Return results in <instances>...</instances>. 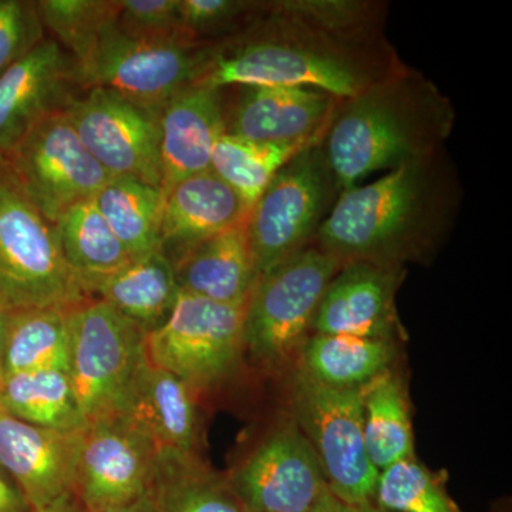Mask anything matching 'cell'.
Returning <instances> with one entry per match:
<instances>
[{"label": "cell", "instance_id": "5b68a950", "mask_svg": "<svg viewBox=\"0 0 512 512\" xmlns=\"http://www.w3.org/2000/svg\"><path fill=\"white\" fill-rule=\"evenodd\" d=\"M340 192L320 141L276 173L245 221L259 276L313 245Z\"/></svg>", "mask_w": 512, "mask_h": 512}, {"label": "cell", "instance_id": "d6986e66", "mask_svg": "<svg viewBox=\"0 0 512 512\" xmlns=\"http://www.w3.org/2000/svg\"><path fill=\"white\" fill-rule=\"evenodd\" d=\"M160 127L161 191L211 170L218 138L225 134L224 90L187 87L157 113Z\"/></svg>", "mask_w": 512, "mask_h": 512}, {"label": "cell", "instance_id": "7402d4cb", "mask_svg": "<svg viewBox=\"0 0 512 512\" xmlns=\"http://www.w3.org/2000/svg\"><path fill=\"white\" fill-rule=\"evenodd\" d=\"M180 292L231 306H247L258 281L245 222L171 259Z\"/></svg>", "mask_w": 512, "mask_h": 512}, {"label": "cell", "instance_id": "30bf717a", "mask_svg": "<svg viewBox=\"0 0 512 512\" xmlns=\"http://www.w3.org/2000/svg\"><path fill=\"white\" fill-rule=\"evenodd\" d=\"M245 306L180 292L163 325L148 333L147 356L192 390L210 389L234 372L244 350Z\"/></svg>", "mask_w": 512, "mask_h": 512}, {"label": "cell", "instance_id": "5bb4252c", "mask_svg": "<svg viewBox=\"0 0 512 512\" xmlns=\"http://www.w3.org/2000/svg\"><path fill=\"white\" fill-rule=\"evenodd\" d=\"M158 450L119 417L93 421L83 431L72 494L84 512L123 507L147 494Z\"/></svg>", "mask_w": 512, "mask_h": 512}, {"label": "cell", "instance_id": "cb8c5ba5", "mask_svg": "<svg viewBox=\"0 0 512 512\" xmlns=\"http://www.w3.org/2000/svg\"><path fill=\"white\" fill-rule=\"evenodd\" d=\"M147 493L154 512H245L228 477L197 453L158 451Z\"/></svg>", "mask_w": 512, "mask_h": 512}, {"label": "cell", "instance_id": "8d00e7d4", "mask_svg": "<svg viewBox=\"0 0 512 512\" xmlns=\"http://www.w3.org/2000/svg\"><path fill=\"white\" fill-rule=\"evenodd\" d=\"M0 512H32L18 485L0 466Z\"/></svg>", "mask_w": 512, "mask_h": 512}, {"label": "cell", "instance_id": "277c9868", "mask_svg": "<svg viewBox=\"0 0 512 512\" xmlns=\"http://www.w3.org/2000/svg\"><path fill=\"white\" fill-rule=\"evenodd\" d=\"M64 258L55 225L43 217L0 161V308H72L86 301Z\"/></svg>", "mask_w": 512, "mask_h": 512}, {"label": "cell", "instance_id": "8fae6325", "mask_svg": "<svg viewBox=\"0 0 512 512\" xmlns=\"http://www.w3.org/2000/svg\"><path fill=\"white\" fill-rule=\"evenodd\" d=\"M0 161L23 194L53 225L64 211L96 197L114 180L83 146L66 110L40 121Z\"/></svg>", "mask_w": 512, "mask_h": 512}, {"label": "cell", "instance_id": "7a4b0ae2", "mask_svg": "<svg viewBox=\"0 0 512 512\" xmlns=\"http://www.w3.org/2000/svg\"><path fill=\"white\" fill-rule=\"evenodd\" d=\"M464 190L446 148L340 192L313 245L348 262H429L461 215Z\"/></svg>", "mask_w": 512, "mask_h": 512}, {"label": "cell", "instance_id": "9c48e42d", "mask_svg": "<svg viewBox=\"0 0 512 512\" xmlns=\"http://www.w3.org/2000/svg\"><path fill=\"white\" fill-rule=\"evenodd\" d=\"M116 23L104 29L89 53L76 62L83 90H110L158 113L175 94L194 86L210 46L188 40L134 39L124 35Z\"/></svg>", "mask_w": 512, "mask_h": 512}, {"label": "cell", "instance_id": "1f68e13d", "mask_svg": "<svg viewBox=\"0 0 512 512\" xmlns=\"http://www.w3.org/2000/svg\"><path fill=\"white\" fill-rule=\"evenodd\" d=\"M372 504L383 512H463L447 493L441 477L416 457L379 471Z\"/></svg>", "mask_w": 512, "mask_h": 512}, {"label": "cell", "instance_id": "2e32d148", "mask_svg": "<svg viewBox=\"0 0 512 512\" xmlns=\"http://www.w3.org/2000/svg\"><path fill=\"white\" fill-rule=\"evenodd\" d=\"M225 133L265 144L322 140L339 101L316 89L225 87Z\"/></svg>", "mask_w": 512, "mask_h": 512}, {"label": "cell", "instance_id": "d590c367", "mask_svg": "<svg viewBox=\"0 0 512 512\" xmlns=\"http://www.w3.org/2000/svg\"><path fill=\"white\" fill-rule=\"evenodd\" d=\"M45 39L36 2L0 0V76Z\"/></svg>", "mask_w": 512, "mask_h": 512}, {"label": "cell", "instance_id": "836d02e7", "mask_svg": "<svg viewBox=\"0 0 512 512\" xmlns=\"http://www.w3.org/2000/svg\"><path fill=\"white\" fill-rule=\"evenodd\" d=\"M258 6L259 0H180L181 29L192 42L214 46L237 35Z\"/></svg>", "mask_w": 512, "mask_h": 512}, {"label": "cell", "instance_id": "d6a6232c", "mask_svg": "<svg viewBox=\"0 0 512 512\" xmlns=\"http://www.w3.org/2000/svg\"><path fill=\"white\" fill-rule=\"evenodd\" d=\"M36 6L43 28L74 62L89 53L120 13V0H39Z\"/></svg>", "mask_w": 512, "mask_h": 512}, {"label": "cell", "instance_id": "603a6c76", "mask_svg": "<svg viewBox=\"0 0 512 512\" xmlns=\"http://www.w3.org/2000/svg\"><path fill=\"white\" fill-rule=\"evenodd\" d=\"M87 295L106 302L148 335L170 316L180 288L173 264L160 249L131 258L113 274L94 282Z\"/></svg>", "mask_w": 512, "mask_h": 512}, {"label": "cell", "instance_id": "60d3db41", "mask_svg": "<svg viewBox=\"0 0 512 512\" xmlns=\"http://www.w3.org/2000/svg\"><path fill=\"white\" fill-rule=\"evenodd\" d=\"M8 313L0 308V377L3 375V360H5L6 329H8Z\"/></svg>", "mask_w": 512, "mask_h": 512}, {"label": "cell", "instance_id": "52a82bcc", "mask_svg": "<svg viewBox=\"0 0 512 512\" xmlns=\"http://www.w3.org/2000/svg\"><path fill=\"white\" fill-rule=\"evenodd\" d=\"M67 319V375L80 412L87 424L114 417L147 357V333L99 299L72 306Z\"/></svg>", "mask_w": 512, "mask_h": 512}, {"label": "cell", "instance_id": "e575fe53", "mask_svg": "<svg viewBox=\"0 0 512 512\" xmlns=\"http://www.w3.org/2000/svg\"><path fill=\"white\" fill-rule=\"evenodd\" d=\"M116 25L124 35L134 39L192 42L181 29L180 0H120Z\"/></svg>", "mask_w": 512, "mask_h": 512}, {"label": "cell", "instance_id": "d4e9b609", "mask_svg": "<svg viewBox=\"0 0 512 512\" xmlns=\"http://www.w3.org/2000/svg\"><path fill=\"white\" fill-rule=\"evenodd\" d=\"M390 339L348 335L309 336L301 349V370L333 389H362L392 365Z\"/></svg>", "mask_w": 512, "mask_h": 512}, {"label": "cell", "instance_id": "f546056e", "mask_svg": "<svg viewBox=\"0 0 512 512\" xmlns=\"http://www.w3.org/2000/svg\"><path fill=\"white\" fill-rule=\"evenodd\" d=\"M94 201L131 258L160 251L164 204L160 188L114 178Z\"/></svg>", "mask_w": 512, "mask_h": 512}, {"label": "cell", "instance_id": "e0dca14e", "mask_svg": "<svg viewBox=\"0 0 512 512\" xmlns=\"http://www.w3.org/2000/svg\"><path fill=\"white\" fill-rule=\"evenodd\" d=\"M404 276V268L396 266L343 264L326 288L313 330L319 335L393 340L400 328L396 293Z\"/></svg>", "mask_w": 512, "mask_h": 512}, {"label": "cell", "instance_id": "6da1fadb", "mask_svg": "<svg viewBox=\"0 0 512 512\" xmlns=\"http://www.w3.org/2000/svg\"><path fill=\"white\" fill-rule=\"evenodd\" d=\"M380 0H259L237 35L210 46L197 86H288L350 99L404 63Z\"/></svg>", "mask_w": 512, "mask_h": 512}, {"label": "cell", "instance_id": "ac0fdd59", "mask_svg": "<svg viewBox=\"0 0 512 512\" xmlns=\"http://www.w3.org/2000/svg\"><path fill=\"white\" fill-rule=\"evenodd\" d=\"M83 431L33 426L0 410V466L32 510L72 493Z\"/></svg>", "mask_w": 512, "mask_h": 512}, {"label": "cell", "instance_id": "4fadbf2b", "mask_svg": "<svg viewBox=\"0 0 512 512\" xmlns=\"http://www.w3.org/2000/svg\"><path fill=\"white\" fill-rule=\"evenodd\" d=\"M227 477L245 512H311L328 490L318 457L293 420Z\"/></svg>", "mask_w": 512, "mask_h": 512}, {"label": "cell", "instance_id": "9a60e30c", "mask_svg": "<svg viewBox=\"0 0 512 512\" xmlns=\"http://www.w3.org/2000/svg\"><path fill=\"white\" fill-rule=\"evenodd\" d=\"M84 92L76 62L53 39L0 76V160L46 117L66 110Z\"/></svg>", "mask_w": 512, "mask_h": 512}, {"label": "cell", "instance_id": "44dd1931", "mask_svg": "<svg viewBox=\"0 0 512 512\" xmlns=\"http://www.w3.org/2000/svg\"><path fill=\"white\" fill-rule=\"evenodd\" d=\"M163 194L161 251L170 261L247 221L248 205L211 170L178 181Z\"/></svg>", "mask_w": 512, "mask_h": 512}, {"label": "cell", "instance_id": "74e56055", "mask_svg": "<svg viewBox=\"0 0 512 512\" xmlns=\"http://www.w3.org/2000/svg\"><path fill=\"white\" fill-rule=\"evenodd\" d=\"M32 512H84V510L79 501L76 500V497L69 493L57 498L52 504L39 508V510H32Z\"/></svg>", "mask_w": 512, "mask_h": 512}, {"label": "cell", "instance_id": "ffe728a7", "mask_svg": "<svg viewBox=\"0 0 512 512\" xmlns=\"http://www.w3.org/2000/svg\"><path fill=\"white\" fill-rule=\"evenodd\" d=\"M153 441L158 451L197 453L194 392L148 356L131 380L116 416Z\"/></svg>", "mask_w": 512, "mask_h": 512}, {"label": "cell", "instance_id": "f1b7e54d", "mask_svg": "<svg viewBox=\"0 0 512 512\" xmlns=\"http://www.w3.org/2000/svg\"><path fill=\"white\" fill-rule=\"evenodd\" d=\"M70 308L25 309L8 313L3 375L69 367Z\"/></svg>", "mask_w": 512, "mask_h": 512}, {"label": "cell", "instance_id": "b9f144b4", "mask_svg": "<svg viewBox=\"0 0 512 512\" xmlns=\"http://www.w3.org/2000/svg\"><path fill=\"white\" fill-rule=\"evenodd\" d=\"M350 512H383L373 504L360 505V507H349Z\"/></svg>", "mask_w": 512, "mask_h": 512}, {"label": "cell", "instance_id": "8992f818", "mask_svg": "<svg viewBox=\"0 0 512 512\" xmlns=\"http://www.w3.org/2000/svg\"><path fill=\"white\" fill-rule=\"evenodd\" d=\"M340 266L338 259L311 245L259 276L244 320V348L255 362L278 366L302 348Z\"/></svg>", "mask_w": 512, "mask_h": 512}, {"label": "cell", "instance_id": "3957f363", "mask_svg": "<svg viewBox=\"0 0 512 512\" xmlns=\"http://www.w3.org/2000/svg\"><path fill=\"white\" fill-rule=\"evenodd\" d=\"M453 101L426 74L404 64L362 93L340 100L320 141L340 191L446 148Z\"/></svg>", "mask_w": 512, "mask_h": 512}, {"label": "cell", "instance_id": "4316f807", "mask_svg": "<svg viewBox=\"0 0 512 512\" xmlns=\"http://www.w3.org/2000/svg\"><path fill=\"white\" fill-rule=\"evenodd\" d=\"M55 228L64 258L86 295L94 282L113 274L131 259L104 220L94 198L77 202L64 211Z\"/></svg>", "mask_w": 512, "mask_h": 512}, {"label": "cell", "instance_id": "ab89813d", "mask_svg": "<svg viewBox=\"0 0 512 512\" xmlns=\"http://www.w3.org/2000/svg\"><path fill=\"white\" fill-rule=\"evenodd\" d=\"M103 512H154L153 503H151L148 493L144 494L143 497L133 501V503L123 505V507L113 508V510H107Z\"/></svg>", "mask_w": 512, "mask_h": 512}, {"label": "cell", "instance_id": "83f0119b", "mask_svg": "<svg viewBox=\"0 0 512 512\" xmlns=\"http://www.w3.org/2000/svg\"><path fill=\"white\" fill-rule=\"evenodd\" d=\"M363 437L377 471L414 457L409 404L402 382L390 370L363 387Z\"/></svg>", "mask_w": 512, "mask_h": 512}, {"label": "cell", "instance_id": "4dcf8cb0", "mask_svg": "<svg viewBox=\"0 0 512 512\" xmlns=\"http://www.w3.org/2000/svg\"><path fill=\"white\" fill-rule=\"evenodd\" d=\"M322 140L265 144L222 134L211 156V171L232 188L249 208L289 160Z\"/></svg>", "mask_w": 512, "mask_h": 512}, {"label": "cell", "instance_id": "484cf974", "mask_svg": "<svg viewBox=\"0 0 512 512\" xmlns=\"http://www.w3.org/2000/svg\"><path fill=\"white\" fill-rule=\"evenodd\" d=\"M0 410L16 419L59 431H82L84 420L64 370L43 369L0 377Z\"/></svg>", "mask_w": 512, "mask_h": 512}, {"label": "cell", "instance_id": "7c38bea8", "mask_svg": "<svg viewBox=\"0 0 512 512\" xmlns=\"http://www.w3.org/2000/svg\"><path fill=\"white\" fill-rule=\"evenodd\" d=\"M66 116L83 146L111 177L161 190L157 113L93 87L72 101Z\"/></svg>", "mask_w": 512, "mask_h": 512}, {"label": "cell", "instance_id": "f35d334b", "mask_svg": "<svg viewBox=\"0 0 512 512\" xmlns=\"http://www.w3.org/2000/svg\"><path fill=\"white\" fill-rule=\"evenodd\" d=\"M311 512H350L348 505L339 501L329 490L320 495L318 503Z\"/></svg>", "mask_w": 512, "mask_h": 512}, {"label": "cell", "instance_id": "ba28073f", "mask_svg": "<svg viewBox=\"0 0 512 512\" xmlns=\"http://www.w3.org/2000/svg\"><path fill=\"white\" fill-rule=\"evenodd\" d=\"M291 403L292 420L315 451L330 493L348 507L372 504L379 471L363 437V387L333 389L299 369Z\"/></svg>", "mask_w": 512, "mask_h": 512}]
</instances>
